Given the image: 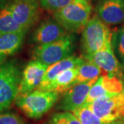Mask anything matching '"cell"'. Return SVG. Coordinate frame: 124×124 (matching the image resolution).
<instances>
[{
  "label": "cell",
  "instance_id": "6da1fadb",
  "mask_svg": "<svg viewBox=\"0 0 124 124\" xmlns=\"http://www.w3.org/2000/svg\"><path fill=\"white\" fill-rule=\"evenodd\" d=\"M59 94L54 91L35 90L31 93L18 94L16 106L31 119H39L58 101Z\"/></svg>",
  "mask_w": 124,
  "mask_h": 124
},
{
  "label": "cell",
  "instance_id": "7a4b0ae2",
  "mask_svg": "<svg viewBox=\"0 0 124 124\" xmlns=\"http://www.w3.org/2000/svg\"><path fill=\"white\" fill-rule=\"evenodd\" d=\"M110 30L98 16L90 19L82 31L81 46L85 60L90 59L100 49L112 42Z\"/></svg>",
  "mask_w": 124,
  "mask_h": 124
},
{
  "label": "cell",
  "instance_id": "3957f363",
  "mask_svg": "<svg viewBox=\"0 0 124 124\" xmlns=\"http://www.w3.org/2000/svg\"><path fill=\"white\" fill-rule=\"evenodd\" d=\"M92 6L88 0H75L67 6L54 12V19L67 32L83 31L90 20Z\"/></svg>",
  "mask_w": 124,
  "mask_h": 124
},
{
  "label": "cell",
  "instance_id": "277c9868",
  "mask_svg": "<svg viewBox=\"0 0 124 124\" xmlns=\"http://www.w3.org/2000/svg\"><path fill=\"white\" fill-rule=\"evenodd\" d=\"M22 77L20 67L15 61L5 62L0 66V112L15 101Z\"/></svg>",
  "mask_w": 124,
  "mask_h": 124
},
{
  "label": "cell",
  "instance_id": "5b68a950",
  "mask_svg": "<svg viewBox=\"0 0 124 124\" xmlns=\"http://www.w3.org/2000/svg\"><path fill=\"white\" fill-rule=\"evenodd\" d=\"M75 48V37L71 33L54 42L37 45L33 50L34 60L50 66L55 63L72 56Z\"/></svg>",
  "mask_w": 124,
  "mask_h": 124
},
{
  "label": "cell",
  "instance_id": "8992f818",
  "mask_svg": "<svg viewBox=\"0 0 124 124\" xmlns=\"http://www.w3.org/2000/svg\"><path fill=\"white\" fill-rule=\"evenodd\" d=\"M87 104L106 124L124 120V88L121 93L102 96Z\"/></svg>",
  "mask_w": 124,
  "mask_h": 124
},
{
  "label": "cell",
  "instance_id": "52a82bcc",
  "mask_svg": "<svg viewBox=\"0 0 124 124\" xmlns=\"http://www.w3.org/2000/svg\"><path fill=\"white\" fill-rule=\"evenodd\" d=\"M39 0H2L1 6L8 9L15 19L28 31L37 21Z\"/></svg>",
  "mask_w": 124,
  "mask_h": 124
},
{
  "label": "cell",
  "instance_id": "ba28073f",
  "mask_svg": "<svg viewBox=\"0 0 124 124\" xmlns=\"http://www.w3.org/2000/svg\"><path fill=\"white\" fill-rule=\"evenodd\" d=\"M48 67L39 61L29 62L22 72L18 94L31 93L39 88Z\"/></svg>",
  "mask_w": 124,
  "mask_h": 124
},
{
  "label": "cell",
  "instance_id": "9c48e42d",
  "mask_svg": "<svg viewBox=\"0 0 124 124\" xmlns=\"http://www.w3.org/2000/svg\"><path fill=\"white\" fill-rule=\"evenodd\" d=\"M97 79V78L85 83L77 84L68 90L58 105V110L73 112L78 108L84 105L90 90Z\"/></svg>",
  "mask_w": 124,
  "mask_h": 124
},
{
  "label": "cell",
  "instance_id": "30bf717a",
  "mask_svg": "<svg viewBox=\"0 0 124 124\" xmlns=\"http://www.w3.org/2000/svg\"><path fill=\"white\" fill-rule=\"evenodd\" d=\"M96 12L105 23L119 24L124 22V0H99Z\"/></svg>",
  "mask_w": 124,
  "mask_h": 124
},
{
  "label": "cell",
  "instance_id": "8fae6325",
  "mask_svg": "<svg viewBox=\"0 0 124 124\" xmlns=\"http://www.w3.org/2000/svg\"><path fill=\"white\" fill-rule=\"evenodd\" d=\"M89 61L95 63L108 75H121V67L115 54L112 42L94 54Z\"/></svg>",
  "mask_w": 124,
  "mask_h": 124
},
{
  "label": "cell",
  "instance_id": "7c38bea8",
  "mask_svg": "<svg viewBox=\"0 0 124 124\" xmlns=\"http://www.w3.org/2000/svg\"><path fill=\"white\" fill-rule=\"evenodd\" d=\"M66 34V31L55 19H49L40 24L32 39L38 45L47 44L61 39Z\"/></svg>",
  "mask_w": 124,
  "mask_h": 124
},
{
  "label": "cell",
  "instance_id": "4fadbf2b",
  "mask_svg": "<svg viewBox=\"0 0 124 124\" xmlns=\"http://www.w3.org/2000/svg\"><path fill=\"white\" fill-rule=\"evenodd\" d=\"M85 62V60L83 58L70 56L48 67L42 82L38 89L41 90H45L49 85L53 82L63 71L72 68H79L83 63H84Z\"/></svg>",
  "mask_w": 124,
  "mask_h": 124
},
{
  "label": "cell",
  "instance_id": "5bb4252c",
  "mask_svg": "<svg viewBox=\"0 0 124 124\" xmlns=\"http://www.w3.org/2000/svg\"><path fill=\"white\" fill-rule=\"evenodd\" d=\"M79 73V68L63 71L52 82L45 90L54 91L61 94L75 85V80Z\"/></svg>",
  "mask_w": 124,
  "mask_h": 124
},
{
  "label": "cell",
  "instance_id": "9a60e30c",
  "mask_svg": "<svg viewBox=\"0 0 124 124\" xmlns=\"http://www.w3.org/2000/svg\"><path fill=\"white\" fill-rule=\"evenodd\" d=\"M26 32L0 35V53L5 56L15 54L21 48Z\"/></svg>",
  "mask_w": 124,
  "mask_h": 124
},
{
  "label": "cell",
  "instance_id": "2e32d148",
  "mask_svg": "<svg viewBox=\"0 0 124 124\" xmlns=\"http://www.w3.org/2000/svg\"><path fill=\"white\" fill-rule=\"evenodd\" d=\"M26 31L15 19L8 9L1 7L0 9V35Z\"/></svg>",
  "mask_w": 124,
  "mask_h": 124
},
{
  "label": "cell",
  "instance_id": "e0dca14e",
  "mask_svg": "<svg viewBox=\"0 0 124 124\" xmlns=\"http://www.w3.org/2000/svg\"><path fill=\"white\" fill-rule=\"evenodd\" d=\"M102 70L90 61H85L79 68V73L75 80V85L90 81L99 78Z\"/></svg>",
  "mask_w": 124,
  "mask_h": 124
},
{
  "label": "cell",
  "instance_id": "ac0fdd59",
  "mask_svg": "<svg viewBox=\"0 0 124 124\" xmlns=\"http://www.w3.org/2000/svg\"><path fill=\"white\" fill-rule=\"evenodd\" d=\"M81 124H108L95 115L87 103H84L72 112Z\"/></svg>",
  "mask_w": 124,
  "mask_h": 124
},
{
  "label": "cell",
  "instance_id": "d6986e66",
  "mask_svg": "<svg viewBox=\"0 0 124 124\" xmlns=\"http://www.w3.org/2000/svg\"><path fill=\"white\" fill-rule=\"evenodd\" d=\"M46 124H81L71 112H60L51 116Z\"/></svg>",
  "mask_w": 124,
  "mask_h": 124
},
{
  "label": "cell",
  "instance_id": "ffe728a7",
  "mask_svg": "<svg viewBox=\"0 0 124 124\" xmlns=\"http://www.w3.org/2000/svg\"><path fill=\"white\" fill-rule=\"evenodd\" d=\"M112 44L113 50L124 63V26L112 35Z\"/></svg>",
  "mask_w": 124,
  "mask_h": 124
},
{
  "label": "cell",
  "instance_id": "44dd1931",
  "mask_svg": "<svg viewBox=\"0 0 124 124\" xmlns=\"http://www.w3.org/2000/svg\"><path fill=\"white\" fill-rule=\"evenodd\" d=\"M104 95H108V94L107 93L106 89L104 88L103 85L102 77L101 76L100 77L98 78L97 81L93 84L92 88L90 90L85 103H90L96 99Z\"/></svg>",
  "mask_w": 124,
  "mask_h": 124
},
{
  "label": "cell",
  "instance_id": "7402d4cb",
  "mask_svg": "<svg viewBox=\"0 0 124 124\" xmlns=\"http://www.w3.org/2000/svg\"><path fill=\"white\" fill-rule=\"evenodd\" d=\"M40 5L46 10L57 11L67 6L75 0H39Z\"/></svg>",
  "mask_w": 124,
  "mask_h": 124
},
{
  "label": "cell",
  "instance_id": "603a6c76",
  "mask_svg": "<svg viewBox=\"0 0 124 124\" xmlns=\"http://www.w3.org/2000/svg\"><path fill=\"white\" fill-rule=\"evenodd\" d=\"M0 124H26L22 116L12 112H0Z\"/></svg>",
  "mask_w": 124,
  "mask_h": 124
},
{
  "label": "cell",
  "instance_id": "cb8c5ba5",
  "mask_svg": "<svg viewBox=\"0 0 124 124\" xmlns=\"http://www.w3.org/2000/svg\"><path fill=\"white\" fill-rule=\"evenodd\" d=\"M6 58V56H5L4 54L0 53V66L5 62Z\"/></svg>",
  "mask_w": 124,
  "mask_h": 124
},
{
  "label": "cell",
  "instance_id": "d4e9b609",
  "mask_svg": "<svg viewBox=\"0 0 124 124\" xmlns=\"http://www.w3.org/2000/svg\"><path fill=\"white\" fill-rule=\"evenodd\" d=\"M124 124V120L118 121H115V122H112V123H110V124Z\"/></svg>",
  "mask_w": 124,
  "mask_h": 124
}]
</instances>
